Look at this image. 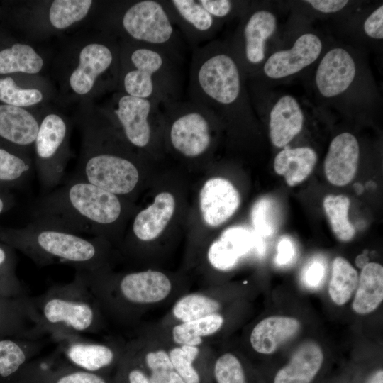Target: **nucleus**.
I'll list each match as a JSON object with an SVG mask.
<instances>
[{"mask_svg":"<svg viewBox=\"0 0 383 383\" xmlns=\"http://www.w3.org/2000/svg\"><path fill=\"white\" fill-rule=\"evenodd\" d=\"M123 212L119 196L72 177L35 202L31 221L78 235H100Z\"/></svg>","mask_w":383,"mask_h":383,"instance_id":"obj_1","label":"nucleus"},{"mask_svg":"<svg viewBox=\"0 0 383 383\" xmlns=\"http://www.w3.org/2000/svg\"><path fill=\"white\" fill-rule=\"evenodd\" d=\"M81 273L105 318L121 326L138 328L145 314L170 307L186 293L177 289L169 276L157 270L132 272L117 277L108 275L106 270Z\"/></svg>","mask_w":383,"mask_h":383,"instance_id":"obj_2","label":"nucleus"},{"mask_svg":"<svg viewBox=\"0 0 383 383\" xmlns=\"http://www.w3.org/2000/svg\"><path fill=\"white\" fill-rule=\"evenodd\" d=\"M120 133L103 112L84 126L82 154L73 177L83 179L117 196L131 194L140 172L126 154Z\"/></svg>","mask_w":383,"mask_h":383,"instance_id":"obj_3","label":"nucleus"},{"mask_svg":"<svg viewBox=\"0 0 383 383\" xmlns=\"http://www.w3.org/2000/svg\"><path fill=\"white\" fill-rule=\"evenodd\" d=\"M31 299L43 334L65 340L104 326L105 316L81 272H77L72 282L52 286Z\"/></svg>","mask_w":383,"mask_h":383,"instance_id":"obj_4","label":"nucleus"},{"mask_svg":"<svg viewBox=\"0 0 383 383\" xmlns=\"http://www.w3.org/2000/svg\"><path fill=\"white\" fill-rule=\"evenodd\" d=\"M119 46V91L161 105L180 100V62L150 45L122 40Z\"/></svg>","mask_w":383,"mask_h":383,"instance_id":"obj_5","label":"nucleus"},{"mask_svg":"<svg viewBox=\"0 0 383 383\" xmlns=\"http://www.w3.org/2000/svg\"><path fill=\"white\" fill-rule=\"evenodd\" d=\"M6 237L40 265L64 263L87 273L106 270V252L101 238H89L32 221Z\"/></svg>","mask_w":383,"mask_h":383,"instance_id":"obj_6","label":"nucleus"},{"mask_svg":"<svg viewBox=\"0 0 383 383\" xmlns=\"http://www.w3.org/2000/svg\"><path fill=\"white\" fill-rule=\"evenodd\" d=\"M119 9L113 25L122 40L157 48L182 62L185 42L162 0L134 1Z\"/></svg>","mask_w":383,"mask_h":383,"instance_id":"obj_7","label":"nucleus"},{"mask_svg":"<svg viewBox=\"0 0 383 383\" xmlns=\"http://www.w3.org/2000/svg\"><path fill=\"white\" fill-rule=\"evenodd\" d=\"M369 77L367 65L357 52L349 46L335 45L325 49L317 61L313 85L323 103L343 109L355 99L357 90L370 86Z\"/></svg>","mask_w":383,"mask_h":383,"instance_id":"obj_8","label":"nucleus"},{"mask_svg":"<svg viewBox=\"0 0 383 383\" xmlns=\"http://www.w3.org/2000/svg\"><path fill=\"white\" fill-rule=\"evenodd\" d=\"M278 18L262 2H250L238 26L227 42L247 79H254L270 55L269 43L277 32Z\"/></svg>","mask_w":383,"mask_h":383,"instance_id":"obj_9","label":"nucleus"},{"mask_svg":"<svg viewBox=\"0 0 383 383\" xmlns=\"http://www.w3.org/2000/svg\"><path fill=\"white\" fill-rule=\"evenodd\" d=\"M172 148L188 158L200 157L211 146L213 127L219 122L209 110L191 100L162 105Z\"/></svg>","mask_w":383,"mask_h":383,"instance_id":"obj_10","label":"nucleus"},{"mask_svg":"<svg viewBox=\"0 0 383 383\" xmlns=\"http://www.w3.org/2000/svg\"><path fill=\"white\" fill-rule=\"evenodd\" d=\"M120 46L111 35L85 45L79 51L77 66L69 77L70 89L77 95L118 88Z\"/></svg>","mask_w":383,"mask_h":383,"instance_id":"obj_11","label":"nucleus"},{"mask_svg":"<svg viewBox=\"0 0 383 383\" xmlns=\"http://www.w3.org/2000/svg\"><path fill=\"white\" fill-rule=\"evenodd\" d=\"M103 112L116 128L121 130L125 140L139 149L150 146L155 124H165L161 104L121 91L112 96L109 105Z\"/></svg>","mask_w":383,"mask_h":383,"instance_id":"obj_12","label":"nucleus"},{"mask_svg":"<svg viewBox=\"0 0 383 383\" xmlns=\"http://www.w3.org/2000/svg\"><path fill=\"white\" fill-rule=\"evenodd\" d=\"M69 128L65 118L55 113L39 122L33 144L37 175L44 190H52L63 180L68 150Z\"/></svg>","mask_w":383,"mask_h":383,"instance_id":"obj_13","label":"nucleus"},{"mask_svg":"<svg viewBox=\"0 0 383 383\" xmlns=\"http://www.w3.org/2000/svg\"><path fill=\"white\" fill-rule=\"evenodd\" d=\"M324 50V40L318 33H302L290 48L270 53L252 79L276 82L292 77L317 62Z\"/></svg>","mask_w":383,"mask_h":383,"instance_id":"obj_14","label":"nucleus"},{"mask_svg":"<svg viewBox=\"0 0 383 383\" xmlns=\"http://www.w3.org/2000/svg\"><path fill=\"white\" fill-rule=\"evenodd\" d=\"M181 35L194 48L213 40L224 24L213 18L198 0H162Z\"/></svg>","mask_w":383,"mask_h":383,"instance_id":"obj_15","label":"nucleus"},{"mask_svg":"<svg viewBox=\"0 0 383 383\" xmlns=\"http://www.w3.org/2000/svg\"><path fill=\"white\" fill-rule=\"evenodd\" d=\"M62 341V351L68 363L104 376L110 370L116 369L123 352L124 344L113 342H90L80 338Z\"/></svg>","mask_w":383,"mask_h":383,"instance_id":"obj_16","label":"nucleus"},{"mask_svg":"<svg viewBox=\"0 0 383 383\" xmlns=\"http://www.w3.org/2000/svg\"><path fill=\"white\" fill-rule=\"evenodd\" d=\"M249 93L264 101L257 94L250 91ZM265 102L270 105L267 108L256 102L252 101V104L255 109L268 111L271 143L276 148H284L301 131L305 119L304 110L299 101L291 94L280 95L272 106Z\"/></svg>","mask_w":383,"mask_h":383,"instance_id":"obj_17","label":"nucleus"},{"mask_svg":"<svg viewBox=\"0 0 383 383\" xmlns=\"http://www.w3.org/2000/svg\"><path fill=\"white\" fill-rule=\"evenodd\" d=\"M240 201L238 190L223 178L207 180L199 194L202 218L211 227H217L231 217L238 209Z\"/></svg>","mask_w":383,"mask_h":383,"instance_id":"obj_18","label":"nucleus"},{"mask_svg":"<svg viewBox=\"0 0 383 383\" xmlns=\"http://www.w3.org/2000/svg\"><path fill=\"white\" fill-rule=\"evenodd\" d=\"M360 145L349 132L337 135L331 142L324 160V172L328 182L343 187L355 177L359 162Z\"/></svg>","mask_w":383,"mask_h":383,"instance_id":"obj_19","label":"nucleus"},{"mask_svg":"<svg viewBox=\"0 0 383 383\" xmlns=\"http://www.w3.org/2000/svg\"><path fill=\"white\" fill-rule=\"evenodd\" d=\"M301 328L295 318L273 316L263 318L252 329L249 335L250 346L257 353H274L284 343L293 338Z\"/></svg>","mask_w":383,"mask_h":383,"instance_id":"obj_20","label":"nucleus"},{"mask_svg":"<svg viewBox=\"0 0 383 383\" xmlns=\"http://www.w3.org/2000/svg\"><path fill=\"white\" fill-rule=\"evenodd\" d=\"M39 122L24 108L0 104V139L23 152L33 146Z\"/></svg>","mask_w":383,"mask_h":383,"instance_id":"obj_21","label":"nucleus"},{"mask_svg":"<svg viewBox=\"0 0 383 383\" xmlns=\"http://www.w3.org/2000/svg\"><path fill=\"white\" fill-rule=\"evenodd\" d=\"M24 383H113V380L71 365L54 367L51 362L32 360L24 370Z\"/></svg>","mask_w":383,"mask_h":383,"instance_id":"obj_22","label":"nucleus"},{"mask_svg":"<svg viewBox=\"0 0 383 383\" xmlns=\"http://www.w3.org/2000/svg\"><path fill=\"white\" fill-rule=\"evenodd\" d=\"M323 361L321 347L314 342H306L297 348L289 363L277 372L274 383H311Z\"/></svg>","mask_w":383,"mask_h":383,"instance_id":"obj_23","label":"nucleus"},{"mask_svg":"<svg viewBox=\"0 0 383 383\" xmlns=\"http://www.w3.org/2000/svg\"><path fill=\"white\" fill-rule=\"evenodd\" d=\"M175 209L174 196L168 192L157 194L153 204L140 211L133 223L136 238L148 242L157 238L164 231Z\"/></svg>","mask_w":383,"mask_h":383,"instance_id":"obj_24","label":"nucleus"},{"mask_svg":"<svg viewBox=\"0 0 383 383\" xmlns=\"http://www.w3.org/2000/svg\"><path fill=\"white\" fill-rule=\"evenodd\" d=\"M316 151L310 147L286 148L274 160V169L284 177L287 184L294 187L304 182L311 173L317 162Z\"/></svg>","mask_w":383,"mask_h":383,"instance_id":"obj_25","label":"nucleus"},{"mask_svg":"<svg viewBox=\"0 0 383 383\" xmlns=\"http://www.w3.org/2000/svg\"><path fill=\"white\" fill-rule=\"evenodd\" d=\"M382 300L383 267L377 262H368L362 268L353 309L358 314L366 315L374 311Z\"/></svg>","mask_w":383,"mask_h":383,"instance_id":"obj_26","label":"nucleus"},{"mask_svg":"<svg viewBox=\"0 0 383 383\" xmlns=\"http://www.w3.org/2000/svg\"><path fill=\"white\" fill-rule=\"evenodd\" d=\"M37 340L23 343L10 339L0 340V377L7 378L24 370L40 350Z\"/></svg>","mask_w":383,"mask_h":383,"instance_id":"obj_27","label":"nucleus"},{"mask_svg":"<svg viewBox=\"0 0 383 383\" xmlns=\"http://www.w3.org/2000/svg\"><path fill=\"white\" fill-rule=\"evenodd\" d=\"M43 65L41 56L28 44L17 43L0 50V74H35Z\"/></svg>","mask_w":383,"mask_h":383,"instance_id":"obj_28","label":"nucleus"},{"mask_svg":"<svg viewBox=\"0 0 383 383\" xmlns=\"http://www.w3.org/2000/svg\"><path fill=\"white\" fill-rule=\"evenodd\" d=\"M357 282V272L351 264L342 257H335L328 285V294L332 301L338 306L347 303L355 290Z\"/></svg>","mask_w":383,"mask_h":383,"instance_id":"obj_29","label":"nucleus"},{"mask_svg":"<svg viewBox=\"0 0 383 383\" xmlns=\"http://www.w3.org/2000/svg\"><path fill=\"white\" fill-rule=\"evenodd\" d=\"M247 254L240 240L225 230L219 239L213 242L207 252L211 265L216 270L226 271L233 268L240 257Z\"/></svg>","mask_w":383,"mask_h":383,"instance_id":"obj_30","label":"nucleus"},{"mask_svg":"<svg viewBox=\"0 0 383 383\" xmlns=\"http://www.w3.org/2000/svg\"><path fill=\"white\" fill-rule=\"evenodd\" d=\"M350 199L345 195H327L323 202L326 215L331 229L341 241L350 240L355 235V230L348 219Z\"/></svg>","mask_w":383,"mask_h":383,"instance_id":"obj_31","label":"nucleus"},{"mask_svg":"<svg viewBox=\"0 0 383 383\" xmlns=\"http://www.w3.org/2000/svg\"><path fill=\"white\" fill-rule=\"evenodd\" d=\"M92 5L91 0H55L50 6V23L56 29L67 28L84 18Z\"/></svg>","mask_w":383,"mask_h":383,"instance_id":"obj_32","label":"nucleus"},{"mask_svg":"<svg viewBox=\"0 0 383 383\" xmlns=\"http://www.w3.org/2000/svg\"><path fill=\"white\" fill-rule=\"evenodd\" d=\"M210 371L213 383H248L243 363L232 352L212 356Z\"/></svg>","mask_w":383,"mask_h":383,"instance_id":"obj_33","label":"nucleus"},{"mask_svg":"<svg viewBox=\"0 0 383 383\" xmlns=\"http://www.w3.org/2000/svg\"><path fill=\"white\" fill-rule=\"evenodd\" d=\"M43 94L35 88H21L10 77L0 78V101L2 104L24 108L42 101Z\"/></svg>","mask_w":383,"mask_h":383,"instance_id":"obj_34","label":"nucleus"},{"mask_svg":"<svg viewBox=\"0 0 383 383\" xmlns=\"http://www.w3.org/2000/svg\"><path fill=\"white\" fill-rule=\"evenodd\" d=\"M32 162L25 154L13 153L0 148V182L11 184L26 179Z\"/></svg>","mask_w":383,"mask_h":383,"instance_id":"obj_35","label":"nucleus"},{"mask_svg":"<svg viewBox=\"0 0 383 383\" xmlns=\"http://www.w3.org/2000/svg\"><path fill=\"white\" fill-rule=\"evenodd\" d=\"M112 380L113 383H151L144 369L125 346Z\"/></svg>","mask_w":383,"mask_h":383,"instance_id":"obj_36","label":"nucleus"},{"mask_svg":"<svg viewBox=\"0 0 383 383\" xmlns=\"http://www.w3.org/2000/svg\"><path fill=\"white\" fill-rule=\"evenodd\" d=\"M199 4L216 19L222 23L239 18L246 11L250 1L231 0H198Z\"/></svg>","mask_w":383,"mask_h":383,"instance_id":"obj_37","label":"nucleus"},{"mask_svg":"<svg viewBox=\"0 0 383 383\" xmlns=\"http://www.w3.org/2000/svg\"><path fill=\"white\" fill-rule=\"evenodd\" d=\"M251 218L256 233L270 236L274 231V211L272 201L268 198L257 201L252 207Z\"/></svg>","mask_w":383,"mask_h":383,"instance_id":"obj_38","label":"nucleus"},{"mask_svg":"<svg viewBox=\"0 0 383 383\" xmlns=\"http://www.w3.org/2000/svg\"><path fill=\"white\" fill-rule=\"evenodd\" d=\"M362 31L371 40L380 41L383 39V5L378 6L365 18Z\"/></svg>","mask_w":383,"mask_h":383,"instance_id":"obj_39","label":"nucleus"},{"mask_svg":"<svg viewBox=\"0 0 383 383\" xmlns=\"http://www.w3.org/2000/svg\"><path fill=\"white\" fill-rule=\"evenodd\" d=\"M325 271V265L322 261L319 260L311 261L303 272L304 283L310 288L318 287L323 282Z\"/></svg>","mask_w":383,"mask_h":383,"instance_id":"obj_40","label":"nucleus"},{"mask_svg":"<svg viewBox=\"0 0 383 383\" xmlns=\"http://www.w3.org/2000/svg\"><path fill=\"white\" fill-rule=\"evenodd\" d=\"M321 14H334L343 10L350 1L345 0H307L302 1Z\"/></svg>","mask_w":383,"mask_h":383,"instance_id":"obj_41","label":"nucleus"},{"mask_svg":"<svg viewBox=\"0 0 383 383\" xmlns=\"http://www.w3.org/2000/svg\"><path fill=\"white\" fill-rule=\"evenodd\" d=\"M277 256L275 261L279 265H285L289 263L295 254L294 245L288 238H282L277 246Z\"/></svg>","mask_w":383,"mask_h":383,"instance_id":"obj_42","label":"nucleus"},{"mask_svg":"<svg viewBox=\"0 0 383 383\" xmlns=\"http://www.w3.org/2000/svg\"><path fill=\"white\" fill-rule=\"evenodd\" d=\"M366 383H383V371L379 370L373 373Z\"/></svg>","mask_w":383,"mask_h":383,"instance_id":"obj_43","label":"nucleus"},{"mask_svg":"<svg viewBox=\"0 0 383 383\" xmlns=\"http://www.w3.org/2000/svg\"><path fill=\"white\" fill-rule=\"evenodd\" d=\"M369 262L367 254L362 253L358 255L355 260V264L360 268H363Z\"/></svg>","mask_w":383,"mask_h":383,"instance_id":"obj_44","label":"nucleus"},{"mask_svg":"<svg viewBox=\"0 0 383 383\" xmlns=\"http://www.w3.org/2000/svg\"><path fill=\"white\" fill-rule=\"evenodd\" d=\"M7 261V254L5 250L0 246V265Z\"/></svg>","mask_w":383,"mask_h":383,"instance_id":"obj_45","label":"nucleus"},{"mask_svg":"<svg viewBox=\"0 0 383 383\" xmlns=\"http://www.w3.org/2000/svg\"><path fill=\"white\" fill-rule=\"evenodd\" d=\"M354 189L357 194H360L363 192V186L360 183L354 184Z\"/></svg>","mask_w":383,"mask_h":383,"instance_id":"obj_46","label":"nucleus"},{"mask_svg":"<svg viewBox=\"0 0 383 383\" xmlns=\"http://www.w3.org/2000/svg\"><path fill=\"white\" fill-rule=\"evenodd\" d=\"M5 208V202L1 196H0V213L4 211Z\"/></svg>","mask_w":383,"mask_h":383,"instance_id":"obj_47","label":"nucleus"}]
</instances>
